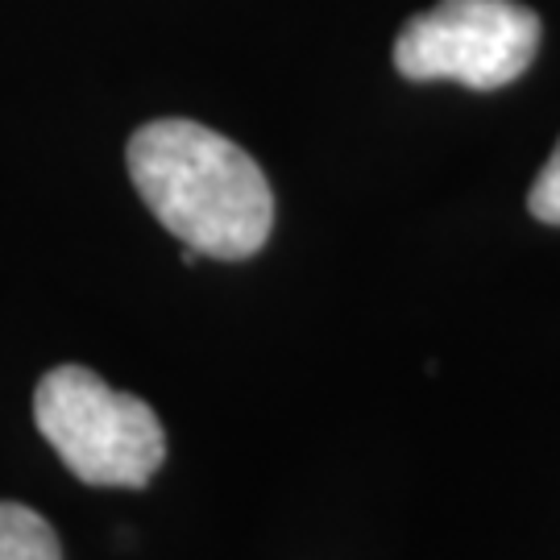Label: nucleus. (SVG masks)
I'll return each mask as SVG.
<instances>
[{"label":"nucleus","instance_id":"obj_1","mask_svg":"<svg viewBox=\"0 0 560 560\" xmlns=\"http://www.w3.org/2000/svg\"><path fill=\"white\" fill-rule=\"evenodd\" d=\"M129 179L166 233L217 261L254 258L275 229V191L237 141L162 117L129 138Z\"/></svg>","mask_w":560,"mask_h":560},{"label":"nucleus","instance_id":"obj_4","mask_svg":"<svg viewBox=\"0 0 560 560\" xmlns=\"http://www.w3.org/2000/svg\"><path fill=\"white\" fill-rule=\"evenodd\" d=\"M0 560H62V544L34 506L0 502Z\"/></svg>","mask_w":560,"mask_h":560},{"label":"nucleus","instance_id":"obj_2","mask_svg":"<svg viewBox=\"0 0 560 560\" xmlns=\"http://www.w3.org/2000/svg\"><path fill=\"white\" fill-rule=\"evenodd\" d=\"M34 423L42 441L88 486L138 490L166 457L154 407L138 395L113 390L88 365H55L34 390Z\"/></svg>","mask_w":560,"mask_h":560},{"label":"nucleus","instance_id":"obj_3","mask_svg":"<svg viewBox=\"0 0 560 560\" xmlns=\"http://www.w3.org/2000/svg\"><path fill=\"white\" fill-rule=\"evenodd\" d=\"M544 25L520 0H441L411 18L395 38L402 80H457L474 92H499L532 67Z\"/></svg>","mask_w":560,"mask_h":560},{"label":"nucleus","instance_id":"obj_5","mask_svg":"<svg viewBox=\"0 0 560 560\" xmlns=\"http://www.w3.org/2000/svg\"><path fill=\"white\" fill-rule=\"evenodd\" d=\"M527 212L540 224L560 229V141L552 159L544 162V171L536 175V183H532V191H527Z\"/></svg>","mask_w":560,"mask_h":560}]
</instances>
